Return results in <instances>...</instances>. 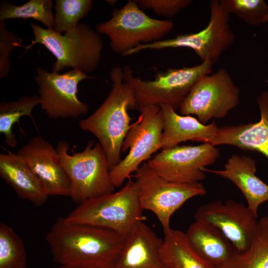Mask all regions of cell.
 <instances>
[{
    "label": "cell",
    "instance_id": "obj_1",
    "mask_svg": "<svg viewBox=\"0 0 268 268\" xmlns=\"http://www.w3.org/2000/svg\"><path fill=\"white\" fill-rule=\"evenodd\" d=\"M46 240L53 261L80 268H114L125 239L111 229L57 218Z\"/></svg>",
    "mask_w": 268,
    "mask_h": 268
},
{
    "label": "cell",
    "instance_id": "obj_2",
    "mask_svg": "<svg viewBox=\"0 0 268 268\" xmlns=\"http://www.w3.org/2000/svg\"><path fill=\"white\" fill-rule=\"evenodd\" d=\"M112 88L100 107L80 120L81 130L90 132L98 140L108 160L110 171L121 161L122 146L132 118L128 110L135 109V98L132 86L123 78V69L114 67L110 72Z\"/></svg>",
    "mask_w": 268,
    "mask_h": 268
},
{
    "label": "cell",
    "instance_id": "obj_3",
    "mask_svg": "<svg viewBox=\"0 0 268 268\" xmlns=\"http://www.w3.org/2000/svg\"><path fill=\"white\" fill-rule=\"evenodd\" d=\"M34 39L25 48V53L36 44L43 45L56 58L52 71L59 73L70 67L85 73L93 72L100 62L103 43L101 35L90 25L78 23L64 34L53 28L30 23Z\"/></svg>",
    "mask_w": 268,
    "mask_h": 268
},
{
    "label": "cell",
    "instance_id": "obj_4",
    "mask_svg": "<svg viewBox=\"0 0 268 268\" xmlns=\"http://www.w3.org/2000/svg\"><path fill=\"white\" fill-rule=\"evenodd\" d=\"M142 208L135 181L129 180L119 191L86 201L64 217L70 223L93 225L113 230L125 240L142 221Z\"/></svg>",
    "mask_w": 268,
    "mask_h": 268
},
{
    "label": "cell",
    "instance_id": "obj_5",
    "mask_svg": "<svg viewBox=\"0 0 268 268\" xmlns=\"http://www.w3.org/2000/svg\"><path fill=\"white\" fill-rule=\"evenodd\" d=\"M71 184L72 200L79 204L114 192L107 156L99 143L89 141L83 150L68 152L69 143L58 142L56 147Z\"/></svg>",
    "mask_w": 268,
    "mask_h": 268
},
{
    "label": "cell",
    "instance_id": "obj_6",
    "mask_svg": "<svg viewBox=\"0 0 268 268\" xmlns=\"http://www.w3.org/2000/svg\"><path fill=\"white\" fill-rule=\"evenodd\" d=\"M212 66L206 60L195 66L168 68L157 73L153 80H144L134 76L131 67L125 66L123 78L134 91L135 109L139 112L145 107L163 104L170 106L176 111L196 82L211 73Z\"/></svg>",
    "mask_w": 268,
    "mask_h": 268
},
{
    "label": "cell",
    "instance_id": "obj_7",
    "mask_svg": "<svg viewBox=\"0 0 268 268\" xmlns=\"http://www.w3.org/2000/svg\"><path fill=\"white\" fill-rule=\"evenodd\" d=\"M109 20L96 25V31L108 37L110 46L122 56L139 45L153 43L167 36L174 27L170 20H159L147 15L135 0H130L113 9Z\"/></svg>",
    "mask_w": 268,
    "mask_h": 268
},
{
    "label": "cell",
    "instance_id": "obj_8",
    "mask_svg": "<svg viewBox=\"0 0 268 268\" xmlns=\"http://www.w3.org/2000/svg\"><path fill=\"white\" fill-rule=\"evenodd\" d=\"M210 18L207 26L199 32L186 33L153 43L139 45L127 53L132 55L146 50L188 48L193 50L201 62L209 60L213 65L234 43L235 35L229 24V14L219 0L209 2Z\"/></svg>",
    "mask_w": 268,
    "mask_h": 268
},
{
    "label": "cell",
    "instance_id": "obj_9",
    "mask_svg": "<svg viewBox=\"0 0 268 268\" xmlns=\"http://www.w3.org/2000/svg\"><path fill=\"white\" fill-rule=\"evenodd\" d=\"M138 199L144 209L152 211L163 229L170 228L174 212L188 200L202 196L206 190L200 182L178 183L168 181L157 175L143 162L135 172Z\"/></svg>",
    "mask_w": 268,
    "mask_h": 268
},
{
    "label": "cell",
    "instance_id": "obj_10",
    "mask_svg": "<svg viewBox=\"0 0 268 268\" xmlns=\"http://www.w3.org/2000/svg\"><path fill=\"white\" fill-rule=\"evenodd\" d=\"M136 121L131 125L122 146V152L128 154L110 171L112 183L116 187L135 172L151 155L161 148L164 120L160 106H150L143 109Z\"/></svg>",
    "mask_w": 268,
    "mask_h": 268
},
{
    "label": "cell",
    "instance_id": "obj_11",
    "mask_svg": "<svg viewBox=\"0 0 268 268\" xmlns=\"http://www.w3.org/2000/svg\"><path fill=\"white\" fill-rule=\"evenodd\" d=\"M239 102V88L228 71L221 67L200 78L179 109L181 115H195L205 125L212 119L224 118Z\"/></svg>",
    "mask_w": 268,
    "mask_h": 268
},
{
    "label": "cell",
    "instance_id": "obj_12",
    "mask_svg": "<svg viewBox=\"0 0 268 268\" xmlns=\"http://www.w3.org/2000/svg\"><path fill=\"white\" fill-rule=\"evenodd\" d=\"M94 78L77 69L60 73L36 67L34 80L38 87L39 105L53 119L84 115L87 113L89 105L79 99L78 85L84 79Z\"/></svg>",
    "mask_w": 268,
    "mask_h": 268
},
{
    "label": "cell",
    "instance_id": "obj_13",
    "mask_svg": "<svg viewBox=\"0 0 268 268\" xmlns=\"http://www.w3.org/2000/svg\"><path fill=\"white\" fill-rule=\"evenodd\" d=\"M219 155V149L207 143L177 145L162 149L147 162L157 175L168 181L193 183L205 179L202 169L212 165Z\"/></svg>",
    "mask_w": 268,
    "mask_h": 268
},
{
    "label": "cell",
    "instance_id": "obj_14",
    "mask_svg": "<svg viewBox=\"0 0 268 268\" xmlns=\"http://www.w3.org/2000/svg\"><path fill=\"white\" fill-rule=\"evenodd\" d=\"M252 211L242 202L228 200L208 202L197 210L195 218L217 228L230 242L234 252L242 253L252 244L258 221Z\"/></svg>",
    "mask_w": 268,
    "mask_h": 268
},
{
    "label": "cell",
    "instance_id": "obj_15",
    "mask_svg": "<svg viewBox=\"0 0 268 268\" xmlns=\"http://www.w3.org/2000/svg\"><path fill=\"white\" fill-rule=\"evenodd\" d=\"M17 154L37 176L49 196L70 197V182L56 148L42 136L32 137Z\"/></svg>",
    "mask_w": 268,
    "mask_h": 268
},
{
    "label": "cell",
    "instance_id": "obj_16",
    "mask_svg": "<svg viewBox=\"0 0 268 268\" xmlns=\"http://www.w3.org/2000/svg\"><path fill=\"white\" fill-rule=\"evenodd\" d=\"M260 120L218 128L209 144L236 146L242 150L258 151L268 158V92L263 91L257 99Z\"/></svg>",
    "mask_w": 268,
    "mask_h": 268
},
{
    "label": "cell",
    "instance_id": "obj_17",
    "mask_svg": "<svg viewBox=\"0 0 268 268\" xmlns=\"http://www.w3.org/2000/svg\"><path fill=\"white\" fill-rule=\"evenodd\" d=\"M256 161L249 156L233 154L221 170L202 169L213 173L234 183L241 191L247 206L258 217L260 205L268 201V185L256 175Z\"/></svg>",
    "mask_w": 268,
    "mask_h": 268
},
{
    "label": "cell",
    "instance_id": "obj_18",
    "mask_svg": "<svg viewBox=\"0 0 268 268\" xmlns=\"http://www.w3.org/2000/svg\"><path fill=\"white\" fill-rule=\"evenodd\" d=\"M163 239L142 221L125 240L114 268H163L160 257Z\"/></svg>",
    "mask_w": 268,
    "mask_h": 268
},
{
    "label": "cell",
    "instance_id": "obj_19",
    "mask_svg": "<svg viewBox=\"0 0 268 268\" xmlns=\"http://www.w3.org/2000/svg\"><path fill=\"white\" fill-rule=\"evenodd\" d=\"M0 176L21 199L36 206L47 201L49 195L40 180L17 153L0 154Z\"/></svg>",
    "mask_w": 268,
    "mask_h": 268
},
{
    "label": "cell",
    "instance_id": "obj_20",
    "mask_svg": "<svg viewBox=\"0 0 268 268\" xmlns=\"http://www.w3.org/2000/svg\"><path fill=\"white\" fill-rule=\"evenodd\" d=\"M160 107L164 120L162 149L188 140L209 143L217 132L218 128L214 121L206 125L190 115H179L169 105L163 104Z\"/></svg>",
    "mask_w": 268,
    "mask_h": 268
},
{
    "label": "cell",
    "instance_id": "obj_21",
    "mask_svg": "<svg viewBox=\"0 0 268 268\" xmlns=\"http://www.w3.org/2000/svg\"><path fill=\"white\" fill-rule=\"evenodd\" d=\"M186 236L196 254L214 268L224 264L234 253L229 240L220 230L207 222L195 220Z\"/></svg>",
    "mask_w": 268,
    "mask_h": 268
},
{
    "label": "cell",
    "instance_id": "obj_22",
    "mask_svg": "<svg viewBox=\"0 0 268 268\" xmlns=\"http://www.w3.org/2000/svg\"><path fill=\"white\" fill-rule=\"evenodd\" d=\"M160 257L166 268H214L200 258L190 246L186 233L170 227L163 229Z\"/></svg>",
    "mask_w": 268,
    "mask_h": 268
},
{
    "label": "cell",
    "instance_id": "obj_23",
    "mask_svg": "<svg viewBox=\"0 0 268 268\" xmlns=\"http://www.w3.org/2000/svg\"><path fill=\"white\" fill-rule=\"evenodd\" d=\"M214 268H268V216L258 221L256 236L247 250L234 252L226 263Z\"/></svg>",
    "mask_w": 268,
    "mask_h": 268
},
{
    "label": "cell",
    "instance_id": "obj_24",
    "mask_svg": "<svg viewBox=\"0 0 268 268\" xmlns=\"http://www.w3.org/2000/svg\"><path fill=\"white\" fill-rule=\"evenodd\" d=\"M40 103L38 95L23 96L14 101L0 103V133L3 134L7 146L13 148L17 144L12 131L14 125L22 116H28L33 120L32 111Z\"/></svg>",
    "mask_w": 268,
    "mask_h": 268
},
{
    "label": "cell",
    "instance_id": "obj_25",
    "mask_svg": "<svg viewBox=\"0 0 268 268\" xmlns=\"http://www.w3.org/2000/svg\"><path fill=\"white\" fill-rule=\"evenodd\" d=\"M52 7V0H30L20 5L3 1L0 4V20L33 19L41 22L47 28H53L54 16Z\"/></svg>",
    "mask_w": 268,
    "mask_h": 268
},
{
    "label": "cell",
    "instance_id": "obj_26",
    "mask_svg": "<svg viewBox=\"0 0 268 268\" xmlns=\"http://www.w3.org/2000/svg\"><path fill=\"white\" fill-rule=\"evenodd\" d=\"M27 254L21 238L6 224L0 223V268H27Z\"/></svg>",
    "mask_w": 268,
    "mask_h": 268
},
{
    "label": "cell",
    "instance_id": "obj_27",
    "mask_svg": "<svg viewBox=\"0 0 268 268\" xmlns=\"http://www.w3.org/2000/svg\"><path fill=\"white\" fill-rule=\"evenodd\" d=\"M92 6L91 0H56L53 29L62 34L72 30L90 12Z\"/></svg>",
    "mask_w": 268,
    "mask_h": 268
},
{
    "label": "cell",
    "instance_id": "obj_28",
    "mask_svg": "<svg viewBox=\"0 0 268 268\" xmlns=\"http://www.w3.org/2000/svg\"><path fill=\"white\" fill-rule=\"evenodd\" d=\"M227 14H233L251 26H259L266 22L268 5L264 0H219Z\"/></svg>",
    "mask_w": 268,
    "mask_h": 268
},
{
    "label": "cell",
    "instance_id": "obj_29",
    "mask_svg": "<svg viewBox=\"0 0 268 268\" xmlns=\"http://www.w3.org/2000/svg\"><path fill=\"white\" fill-rule=\"evenodd\" d=\"M22 39L8 30L4 21L0 22V78L9 73L11 63L9 56L15 47H21Z\"/></svg>",
    "mask_w": 268,
    "mask_h": 268
},
{
    "label": "cell",
    "instance_id": "obj_30",
    "mask_svg": "<svg viewBox=\"0 0 268 268\" xmlns=\"http://www.w3.org/2000/svg\"><path fill=\"white\" fill-rule=\"evenodd\" d=\"M140 8L152 9L157 14L172 17L188 7L191 0H136Z\"/></svg>",
    "mask_w": 268,
    "mask_h": 268
},
{
    "label": "cell",
    "instance_id": "obj_31",
    "mask_svg": "<svg viewBox=\"0 0 268 268\" xmlns=\"http://www.w3.org/2000/svg\"><path fill=\"white\" fill-rule=\"evenodd\" d=\"M53 268H80L59 265V266L54 267Z\"/></svg>",
    "mask_w": 268,
    "mask_h": 268
},
{
    "label": "cell",
    "instance_id": "obj_32",
    "mask_svg": "<svg viewBox=\"0 0 268 268\" xmlns=\"http://www.w3.org/2000/svg\"><path fill=\"white\" fill-rule=\"evenodd\" d=\"M106 1H107L109 4H110L111 5H114L115 3H116V2H115V1H115V0H106Z\"/></svg>",
    "mask_w": 268,
    "mask_h": 268
},
{
    "label": "cell",
    "instance_id": "obj_33",
    "mask_svg": "<svg viewBox=\"0 0 268 268\" xmlns=\"http://www.w3.org/2000/svg\"><path fill=\"white\" fill-rule=\"evenodd\" d=\"M267 21H268V15H267V18H266V22Z\"/></svg>",
    "mask_w": 268,
    "mask_h": 268
},
{
    "label": "cell",
    "instance_id": "obj_34",
    "mask_svg": "<svg viewBox=\"0 0 268 268\" xmlns=\"http://www.w3.org/2000/svg\"><path fill=\"white\" fill-rule=\"evenodd\" d=\"M163 268H165V267H164Z\"/></svg>",
    "mask_w": 268,
    "mask_h": 268
}]
</instances>
